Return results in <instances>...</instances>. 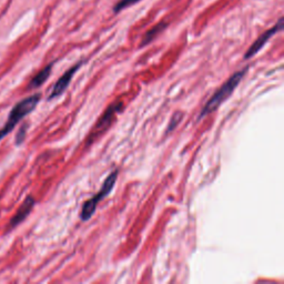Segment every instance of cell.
Wrapping results in <instances>:
<instances>
[{
	"mask_svg": "<svg viewBox=\"0 0 284 284\" xmlns=\"http://www.w3.org/2000/svg\"><path fill=\"white\" fill-rule=\"evenodd\" d=\"M118 174H119L118 170H114L111 172V173L107 176L105 182L102 183V187L99 192H98L94 198L87 200V201L83 203L81 212H80L81 221L86 222L92 218L94 213L96 212L98 203H99L101 200H104L106 197H108V194L111 192V191H113L115 184V181H117L118 179Z\"/></svg>",
	"mask_w": 284,
	"mask_h": 284,
	"instance_id": "3",
	"label": "cell"
},
{
	"mask_svg": "<svg viewBox=\"0 0 284 284\" xmlns=\"http://www.w3.org/2000/svg\"><path fill=\"white\" fill-rule=\"evenodd\" d=\"M139 1H140V0H119L117 3H114L113 11L114 13H119L121 10L133 6V4H136Z\"/></svg>",
	"mask_w": 284,
	"mask_h": 284,
	"instance_id": "10",
	"label": "cell"
},
{
	"mask_svg": "<svg viewBox=\"0 0 284 284\" xmlns=\"http://www.w3.org/2000/svg\"><path fill=\"white\" fill-rule=\"evenodd\" d=\"M248 70H249V67H245L242 69V70L236 71L234 74H232V76L227 79L225 83H223V85L220 87V89H218L216 92H214V95L210 98V100L204 105L201 113H200L199 120L204 118L208 114H210L211 113H213V111H216L219 107H220L223 102L227 99V98L233 94L235 88L241 82V80L243 79V77L245 76L246 71Z\"/></svg>",
	"mask_w": 284,
	"mask_h": 284,
	"instance_id": "1",
	"label": "cell"
},
{
	"mask_svg": "<svg viewBox=\"0 0 284 284\" xmlns=\"http://www.w3.org/2000/svg\"><path fill=\"white\" fill-rule=\"evenodd\" d=\"M27 129H28V123H24L20 127V129L18 130V133L16 134V139H15L16 146H20V144L25 141Z\"/></svg>",
	"mask_w": 284,
	"mask_h": 284,
	"instance_id": "12",
	"label": "cell"
},
{
	"mask_svg": "<svg viewBox=\"0 0 284 284\" xmlns=\"http://www.w3.org/2000/svg\"><path fill=\"white\" fill-rule=\"evenodd\" d=\"M83 63H85V61H79L78 63L74 64V66H72L70 69H68V70L59 78V80L56 82L55 86L53 87V90H51L50 92L48 100L56 99V98L61 96L63 92L67 90V88L69 87V85H70V82H71V79L78 71V69L80 68Z\"/></svg>",
	"mask_w": 284,
	"mask_h": 284,
	"instance_id": "5",
	"label": "cell"
},
{
	"mask_svg": "<svg viewBox=\"0 0 284 284\" xmlns=\"http://www.w3.org/2000/svg\"><path fill=\"white\" fill-rule=\"evenodd\" d=\"M53 66H54V63H50L47 67H45L43 70L37 73L36 76L32 78V80L30 82V88H32V89H36V88H39L40 86H43L46 82V80L49 78Z\"/></svg>",
	"mask_w": 284,
	"mask_h": 284,
	"instance_id": "9",
	"label": "cell"
},
{
	"mask_svg": "<svg viewBox=\"0 0 284 284\" xmlns=\"http://www.w3.org/2000/svg\"><path fill=\"white\" fill-rule=\"evenodd\" d=\"M282 28H283V19L280 18L276 25H274L272 28H270L269 30L264 31L263 34L261 35L252 45H251V47L246 50V53L244 55V59H250V58H252L253 56L257 55L259 51L262 49L265 45H267L268 41L271 39V37L278 34L279 31H281Z\"/></svg>",
	"mask_w": 284,
	"mask_h": 284,
	"instance_id": "4",
	"label": "cell"
},
{
	"mask_svg": "<svg viewBox=\"0 0 284 284\" xmlns=\"http://www.w3.org/2000/svg\"><path fill=\"white\" fill-rule=\"evenodd\" d=\"M182 118H183V114L180 113V111H178V113H175L173 115H172L170 122H169V124H168V128L166 130V133L168 134V133L173 131V130L176 128V125L181 122Z\"/></svg>",
	"mask_w": 284,
	"mask_h": 284,
	"instance_id": "11",
	"label": "cell"
},
{
	"mask_svg": "<svg viewBox=\"0 0 284 284\" xmlns=\"http://www.w3.org/2000/svg\"><path fill=\"white\" fill-rule=\"evenodd\" d=\"M122 110V102L121 101H114V104H111L107 110L104 113V114L101 115V118L98 121L96 124L97 130L106 129L110 124L111 121H113L115 114H118L119 111Z\"/></svg>",
	"mask_w": 284,
	"mask_h": 284,
	"instance_id": "7",
	"label": "cell"
},
{
	"mask_svg": "<svg viewBox=\"0 0 284 284\" xmlns=\"http://www.w3.org/2000/svg\"><path fill=\"white\" fill-rule=\"evenodd\" d=\"M168 27V22H159L155 27H152L150 30H148L144 36L142 37V40L140 43V47H144L151 43V41L155 40L158 36H159L162 31H164L166 28Z\"/></svg>",
	"mask_w": 284,
	"mask_h": 284,
	"instance_id": "8",
	"label": "cell"
},
{
	"mask_svg": "<svg viewBox=\"0 0 284 284\" xmlns=\"http://www.w3.org/2000/svg\"><path fill=\"white\" fill-rule=\"evenodd\" d=\"M35 203H36V201H35L34 197H31V195H28V197L25 199V201L22 202L20 208L17 210L15 216H13L10 220V223H9V227H10V229H13V227H16L17 226H19L21 222L25 221V219L29 216L31 210L34 209Z\"/></svg>",
	"mask_w": 284,
	"mask_h": 284,
	"instance_id": "6",
	"label": "cell"
},
{
	"mask_svg": "<svg viewBox=\"0 0 284 284\" xmlns=\"http://www.w3.org/2000/svg\"><path fill=\"white\" fill-rule=\"evenodd\" d=\"M40 94H35L26 98L24 100H21L20 102H18V104L13 107L10 114L8 115V119L6 123H4L3 128L0 130V140L8 136V134L12 131L13 128L19 123V121H21L27 114H29L36 109L37 105H38L40 101Z\"/></svg>",
	"mask_w": 284,
	"mask_h": 284,
	"instance_id": "2",
	"label": "cell"
}]
</instances>
